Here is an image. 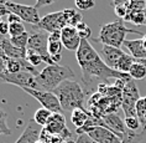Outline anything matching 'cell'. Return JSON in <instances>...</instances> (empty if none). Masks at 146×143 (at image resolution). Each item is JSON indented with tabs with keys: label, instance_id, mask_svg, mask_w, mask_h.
I'll use <instances>...</instances> for the list:
<instances>
[{
	"label": "cell",
	"instance_id": "39",
	"mask_svg": "<svg viewBox=\"0 0 146 143\" xmlns=\"http://www.w3.org/2000/svg\"><path fill=\"white\" fill-rule=\"evenodd\" d=\"M130 0H113L111 1V5L113 6H118V5H125V4H129Z\"/></svg>",
	"mask_w": 146,
	"mask_h": 143
},
{
	"label": "cell",
	"instance_id": "8",
	"mask_svg": "<svg viewBox=\"0 0 146 143\" xmlns=\"http://www.w3.org/2000/svg\"><path fill=\"white\" fill-rule=\"evenodd\" d=\"M5 5L11 14H15V15L19 16L23 21L31 24L32 26H36V25L40 23V20H41L38 10L36 9L35 6L17 4V3H14V1H8Z\"/></svg>",
	"mask_w": 146,
	"mask_h": 143
},
{
	"label": "cell",
	"instance_id": "21",
	"mask_svg": "<svg viewBox=\"0 0 146 143\" xmlns=\"http://www.w3.org/2000/svg\"><path fill=\"white\" fill-rule=\"evenodd\" d=\"M51 116H52V112L48 111V109H46V108H43V107H41V108H38L37 111L35 112L34 121L38 124V126H41L43 128V127H46L47 123H48Z\"/></svg>",
	"mask_w": 146,
	"mask_h": 143
},
{
	"label": "cell",
	"instance_id": "4",
	"mask_svg": "<svg viewBox=\"0 0 146 143\" xmlns=\"http://www.w3.org/2000/svg\"><path fill=\"white\" fill-rule=\"evenodd\" d=\"M74 79V72L67 65H47L37 76L38 83L43 91L52 92L62 82Z\"/></svg>",
	"mask_w": 146,
	"mask_h": 143
},
{
	"label": "cell",
	"instance_id": "23",
	"mask_svg": "<svg viewBox=\"0 0 146 143\" xmlns=\"http://www.w3.org/2000/svg\"><path fill=\"white\" fill-rule=\"evenodd\" d=\"M29 38H30V34L26 31L25 34L16 36V38H10V41L14 46L19 47V49L23 50H27V44H29Z\"/></svg>",
	"mask_w": 146,
	"mask_h": 143
},
{
	"label": "cell",
	"instance_id": "24",
	"mask_svg": "<svg viewBox=\"0 0 146 143\" xmlns=\"http://www.w3.org/2000/svg\"><path fill=\"white\" fill-rule=\"evenodd\" d=\"M124 122H125V126H126L127 130L134 131V132L142 131L141 123H140V121H139L137 116H130V117H125V120H124Z\"/></svg>",
	"mask_w": 146,
	"mask_h": 143
},
{
	"label": "cell",
	"instance_id": "36",
	"mask_svg": "<svg viewBox=\"0 0 146 143\" xmlns=\"http://www.w3.org/2000/svg\"><path fill=\"white\" fill-rule=\"evenodd\" d=\"M76 143H96V142H94L88 134H79L77 137Z\"/></svg>",
	"mask_w": 146,
	"mask_h": 143
},
{
	"label": "cell",
	"instance_id": "46",
	"mask_svg": "<svg viewBox=\"0 0 146 143\" xmlns=\"http://www.w3.org/2000/svg\"><path fill=\"white\" fill-rule=\"evenodd\" d=\"M37 143H42V142H41V141H38V142H37Z\"/></svg>",
	"mask_w": 146,
	"mask_h": 143
},
{
	"label": "cell",
	"instance_id": "10",
	"mask_svg": "<svg viewBox=\"0 0 146 143\" xmlns=\"http://www.w3.org/2000/svg\"><path fill=\"white\" fill-rule=\"evenodd\" d=\"M96 143H121V138L103 126H94L84 132Z\"/></svg>",
	"mask_w": 146,
	"mask_h": 143
},
{
	"label": "cell",
	"instance_id": "9",
	"mask_svg": "<svg viewBox=\"0 0 146 143\" xmlns=\"http://www.w3.org/2000/svg\"><path fill=\"white\" fill-rule=\"evenodd\" d=\"M26 93L36 98L40 103L42 105L43 108L48 109L52 113H62V107L58 101L57 96L53 92L50 91H41V90H32V89H24Z\"/></svg>",
	"mask_w": 146,
	"mask_h": 143
},
{
	"label": "cell",
	"instance_id": "42",
	"mask_svg": "<svg viewBox=\"0 0 146 143\" xmlns=\"http://www.w3.org/2000/svg\"><path fill=\"white\" fill-rule=\"evenodd\" d=\"M142 41H144V47L146 49V35L144 36V38H142Z\"/></svg>",
	"mask_w": 146,
	"mask_h": 143
},
{
	"label": "cell",
	"instance_id": "5",
	"mask_svg": "<svg viewBox=\"0 0 146 143\" xmlns=\"http://www.w3.org/2000/svg\"><path fill=\"white\" fill-rule=\"evenodd\" d=\"M37 76L36 74L29 71H23L19 74H9V72L4 71L3 74H0V82H6L15 85L20 89H32V90H41V86L38 83Z\"/></svg>",
	"mask_w": 146,
	"mask_h": 143
},
{
	"label": "cell",
	"instance_id": "35",
	"mask_svg": "<svg viewBox=\"0 0 146 143\" xmlns=\"http://www.w3.org/2000/svg\"><path fill=\"white\" fill-rule=\"evenodd\" d=\"M54 1H56V0H36L35 8L38 10L40 8H43V6H48L51 4H53Z\"/></svg>",
	"mask_w": 146,
	"mask_h": 143
},
{
	"label": "cell",
	"instance_id": "2",
	"mask_svg": "<svg viewBox=\"0 0 146 143\" xmlns=\"http://www.w3.org/2000/svg\"><path fill=\"white\" fill-rule=\"evenodd\" d=\"M52 92L56 95L61 103L62 111H73L77 108H84L86 93L83 87L77 81L67 80L62 82Z\"/></svg>",
	"mask_w": 146,
	"mask_h": 143
},
{
	"label": "cell",
	"instance_id": "37",
	"mask_svg": "<svg viewBox=\"0 0 146 143\" xmlns=\"http://www.w3.org/2000/svg\"><path fill=\"white\" fill-rule=\"evenodd\" d=\"M6 21H8L9 24H14V23H23V20L20 19L17 15H15V14H11L10 13L8 17H6Z\"/></svg>",
	"mask_w": 146,
	"mask_h": 143
},
{
	"label": "cell",
	"instance_id": "33",
	"mask_svg": "<svg viewBox=\"0 0 146 143\" xmlns=\"http://www.w3.org/2000/svg\"><path fill=\"white\" fill-rule=\"evenodd\" d=\"M6 55L3 50L1 45H0V74H3L4 71H6Z\"/></svg>",
	"mask_w": 146,
	"mask_h": 143
},
{
	"label": "cell",
	"instance_id": "11",
	"mask_svg": "<svg viewBox=\"0 0 146 143\" xmlns=\"http://www.w3.org/2000/svg\"><path fill=\"white\" fill-rule=\"evenodd\" d=\"M61 39L63 47L69 51H77L81 45V36L74 26H66L61 30Z\"/></svg>",
	"mask_w": 146,
	"mask_h": 143
},
{
	"label": "cell",
	"instance_id": "7",
	"mask_svg": "<svg viewBox=\"0 0 146 143\" xmlns=\"http://www.w3.org/2000/svg\"><path fill=\"white\" fill-rule=\"evenodd\" d=\"M140 98V92H139V89L135 83V80H129L123 90L121 101V108L125 113V117L136 116V103Z\"/></svg>",
	"mask_w": 146,
	"mask_h": 143
},
{
	"label": "cell",
	"instance_id": "40",
	"mask_svg": "<svg viewBox=\"0 0 146 143\" xmlns=\"http://www.w3.org/2000/svg\"><path fill=\"white\" fill-rule=\"evenodd\" d=\"M51 143H67V142H66L64 139L61 137V136H53V137H52V141H51Z\"/></svg>",
	"mask_w": 146,
	"mask_h": 143
},
{
	"label": "cell",
	"instance_id": "22",
	"mask_svg": "<svg viewBox=\"0 0 146 143\" xmlns=\"http://www.w3.org/2000/svg\"><path fill=\"white\" fill-rule=\"evenodd\" d=\"M129 75L133 80H144V79H146V67L140 61L136 60V62L131 66Z\"/></svg>",
	"mask_w": 146,
	"mask_h": 143
},
{
	"label": "cell",
	"instance_id": "13",
	"mask_svg": "<svg viewBox=\"0 0 146 143\" xmlns=\"http://www.w3.org/2000/svg\"><path fill=\"white\" fill-rule=\"evenodd\" d=\"M41 131H42V127L38 126L34 121V118H31L27 122L24 132L21 133L19 139L15 143H37L40 141Z\"/></svg>",
	"mask_w": 146,
	"mask_h": 143
},
{
	"label": "cell",
	"instance_id": "31",
	"mask_svg": "<svg viewBox=\"0 0 146 143\" xmlns=\"http://www.w3.org/2000/svg\"><path fill=\"white\" fill-rule=\"evenodd\" d=\"M129 9L130 10H144V9H146V0H130Z\"/></svg>",
	"mask_w": 146,
	"mask_h": 143
},
{
	"label": "cell",
	"instance_id": "16",
	"mask_svg": "<svg viewBox=\"0 0 146 143\" xmlns=\"http://www.w3.org/2000/svg\"><path fill=\"white\" fill-rule=\"evenodd\" d=\"M0 45H1L3 50H4L6 57L26 60L27 50H23V49H19V47L14 46L11 44V41H10V38H6V36H0Z\"/></svg>",
	"mask_w": 146,
	"mask_h": 143
},
{
	"label": "cell",
	"instance_id": "34",
	"mask_svg": "<svg viewBox=\"0 0 146 143\" xmlns=\"http://www.w3.org/2000/svg\"><path fill=\"white\" fill-rule=\"evenodd\" d=\"M9 30H10V24L6 20L0 23V36H6L9 35Z\"/></svg>",
	"mask_w": 146,
	"mask_h": 143
},
{
	"label": "cell",
	"instance_id": "17",
	"mask_svg": "<svg viewBox=\"0 0 146 143\" xmlns=\"http://www.w3.org/2000/svg\"><path fill=\"white\" fill-rule=\"evenodd\" d=\"M129 50L130 55L136 60H145L146 58V49L144 47V41L141 39H135V40H125L124 45Z\"/></svg>",
	"mask_w": 146,
	"mask_h": 143
},
{
	"label": "cell",
	"instance_id": "29",
	"mask_svg": "<svg viewBox=\"0 0 146 143\" xmlns=\"http://www.w3.org/2000/svg\"><path fill=\"white\" fill-rule=\"evenodd\" d=\"M74 4H76V8L78 10H89L94 8L96 5V0H74Z\"/></svg>",
	"mask_w": 146,
	"mask_h": 143
},
{
	"label": "cell",
	"instance_id": "32",
	"mask_svg": "<svg viewBox=\"0 0 146 143\" xmlns=\"http://www.w3.org/2000/svg\"><path fill=\"white\" fill-rule=\"evenodd\" d=\"M52 137H53V134L50 133V132L47 131L45 127H43L42 131H41V134H40V141H41L42 143H51V141H52Z\"/></svg>",
	"mask_w": 146,
	"mask_h": 143
},
{
	"label": "cell",
	"instance_id": "25",
	"mask_svg": "<svg viewBox=\"0 0 146 143\" xmlns=\"http://www.w3.org/2000/svg\"><path fill=\"white\" fill-rule=\"evenodd\" d=\"M8 113H6L4 109L0 108V136L1 134H6L10 136L11 134V130L8 126Z\"/></svg>",
	"mask_w": 146,
	"mask_h": 143
},
{
	"label": "cell",
	"instance_id": "26",
	"mask_svg": "<svg viewBox=\"0 0 146 143\" xmlns=\"http://www.w3.org/2000/svg\"><path fill=\"white\" fill-rule=\"evenodd\" d=\"M26 32V29H25L24 23H14L10 24V30H9V35L10 38H16V36H20Z\"/></svg>",
	"mask_w": 146,
	"mask_h": 143
},
{
	"label": "cell",
	"instance_id": "1",
	"mask_svg": "<svg viewBox=\"0 0 146 143\" xmlns=\"http://www.w3.org/2000/svg\"><path fill=\"white\" fill-rule=\"evenodd\" d=\"M76 58L82 70L83 91L86 96H92L94 90H98V86L102 83L110 85V80L131 79L129 74H123L109 67L89 42V40L81 41V45L76 51Z\"/></svg>",
	"mask_w": 146,
	"mask_h": 143
},
{
	"label": "cell",
	"instance_id": "41",
	"mask_svg": "<svg viewBox=\"0 0 146 143\" xmlns=\"http://www.w3.org/2000/svg\"><path fill=\"white\" fill-rule=\"evenodd\" d=\"M8 1H9V0H0V5H5Z\"/></svg>",
	"mask_w": 146,
	"mask_h": 143
},
{
	"label": "cell",
	"instance_id": "30",
	"mask_svg": "<svg viewBox=\"0 0 146 143\" xmlns=\"http://www.w3.org/2000/svg\"><path fill=\"white\" fill-rule=\"evenodd\" d=\"M130 9H129V4H125V5H118V6H114V13L115 15L119 17V19L124 20L125 17L127 16Z\"/></svg>",
	"mask_w": 146,
	"mask_h": 143
},
{
	"label": "cell",
	"instance_id": "28",
	"mask_svg": "<svg viewBox=\"0 0 146 143\" xmlns=\"http://www.w3.org/2000/svg\"><path fill=\"white\" fill-rule=\"evenodd\" d=\"M26 60L30 65H32L34 67L36 66L41 65L43 62V58L41 57V55H38L37 52H35V51L32 50H27V56H26Z\"/></svg>",
	"mask_w": 146,
	"mask_h": 143
},
{
	"label": "cell",
	"instance_id": "6",
	"mask_svg": "<svg viewBox=\"0 0 146 143\" xmlns=\"http://www.w3.org/2000/svg\"><path fill=\"white\" fill-rule=\"evenodd\" d=\"M27 50H32L38 55H41L45 64L54 65L52 57L48 54V35H46L43 31L34 29V32H31L30 38H29Z\"/></svg>",
	"mask_w": 146,
	"mask_h": 143
},
{
	"label": "cell",
	"instance_id": "45",
	"mask_svg": "<svg viewBox=\"0 0 146 143\" xmlns=\"http://www.w3.org/2000/svg\"><path fill=\"white\" fill-rule=\"evenodd\" d=\"M145 123H146V113H145Z\"/></svg>",
	"mask_w": 146,
	"mask_h": 143
},
{
	"label": "cell",
	"instance_id": "19",
	"mask_svg": "<svg viewBox=\"0 0 146 143\" xmlns=\"http://www.w3.org/2000/svg\"><path fill=\"white\" fill-rule=\"evenodd\" d=\"M90 118V112L87 108H77L71 112V122L76 127V130L82 128Z\"/></svg>",
	"mask_w": 146,
	"mask_h": 143
},
{
	"label": "cell",
	"instance_id": "44",
	"mask_svg": "<svg viewBox=\"0 0 146 143\" xmlns=\"http://www.w3.org/2000/svg\"><path fill=\"white\" fill-rule=\"evenodd\" d=\"M145 26H146V9H145Z\"/></svg>",
	"mask_w": 146,
	"mask_h": 143
},
{
	"label": "cell",
	"instance_id": "43",
	"mask_svg": "<svg viewBox=\"0 0 146 143\" xmlns=\"http://www.w3.org/2000/svg\"><path fill=\"white\" fill-rule=\"evenodd\" d=\"M137 61H140L141 64H142V65H144L145 67H146V58H145V60H137Z\"/></svg>",
	"mask_w": 146,
	"mask_h": 143
},
{
	"label": "cell",
	"instance_id": "3",
	"mask_svg": "<svg viewBox=\"0 0 146 143\" xmlns=\"http://www.w3.org/2000/svg\"><path fill=\"white\" fill-rule=\"evenodd\" d=\"M126 34H137V35H145L144 32L137 31L135 29L126 28L125 21L119 19L113 23H108L100 26L99 36L96 39V41L102 42V45H108L113 47L121 49V46L125 42Z\"/></svg>",
	"mask_w": 146,
	"mask_h": 143
},
{
	"label": "cell",
	"instance_id": "38",
	"mask_svg": "<svg viewBox=\"0 0 146 143\" xmlns=\"http://www.w3.org/2000/svg\"><path fill=\"white\" fill-rule=\"evenodd\" d=\"M10 14V11L6 8V5H0V23L4 21V16L8 17V15Z\"/></svg>",
	"mask_w": 146,
	"mask_h": 143
},
{
	"label": "cell",
	"instance_id": "15",
	"mask_svg": "<svg viewBox=\"0 0 146 143\" xmlns=\"http://www.w3.org/2000/svg\"><path fill=\"white\" fill-rule=\"evenodd\" d=\"M62 39H61V31H56L48 35V54L52 57V61L54 64H58L62 58Z\"/></svg>",
	"mask_w": 146,
	"mask_h": 143
},
{
	"label": "cell",
	"instance_id": "27",
	"mask_svg": "<svg viewBox=\"0 0 146 143\" xmlns=\"http://www.w3.org/2000/svg\"><path fill=\"white\" fill-rule=\"evenodd\" d=\"M76 29H77V31H78V34L81 36L82 40H89L90 39V36H92V30H90L89 25H87L84 21L81 23L79 25H77Z\"/></svg>",
	"mask_w": 146,
	"mask_h": 143
},
{
	"label": "cell",
	"instance_id": "14",
	"mask_svg": "<svg viewBox=\"0 0 146 143\" xmlns=\"http://www.w3.org/2000/svg\"><path fill=\"white\" fill-rule=\"evenodd\" d=\"M104 122V127H107L108 130H110L111 132L120 137L123 139V136L124 133L126 132V126H125V122L120 118V117L116 115V113H110V115H104L102 117Z\"/></svg>",
	"mask_w": 146,
	"mask_h": 143
},
{
	"label": "cell",
	"instance_id": "20",
	"mask_svg": "<svg viewBox=\"0 0 146 143\" xmlns=\"http://www.w3.org/2000/svg\"><path fill=\"white\" fill-rule=\"evenodd\" d=\"M124 21L137 25V26L145 25V9L144 10H130L127 16L124 19Z\"/></svg>",
	"mask_w": 146,
	"mask_h": 143
},
{
	"label": "cell",
	"instance_id": "12",
	"mask_svg": "<svg viewBox=\"0 0 146 143\" xmlns=\"http://www.w3.org/2000/svg\"><path fill=\"white\" fill-rule=\"evenodd\" d=\"M102 58L103 61L107 64L109 67L115 70L118 67L120 60L124 56V51L121 49H118V47H113V46H108V45H102Z\"/></svg>",
	"mask_w": 146,
	"mask_h": 143
},
{
	"label": "cell",
	"instance_id": "18",
	"mask_svg": "<svg viewBox=\"0 0 146 143\" xmlns=\"http://www.w3.org/2000/svg\"><path fill=\"white\" fill-rule=\"evenodd\" d=\"M45 128L53 136H60L67 128L64 115H62V113H52V116H51L48 123L46 124Z\"/></svg>",
	"mask_w": 146,
	"mask_h": 143
}]
</instances>
